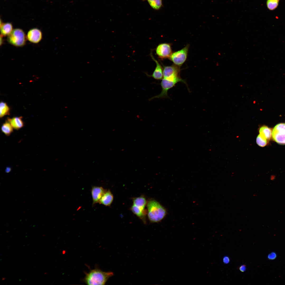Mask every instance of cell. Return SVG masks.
<instances>
[{
  "label": "cell",
  "mask_w": 285,
  "mask_h": 285,
  "mask_svg": "<svg viewBox=\"0 0 285 285\" xmlns=\"http://www.w3.org/2000/svg\"><path fill=\"white\" fill-rule=\"evenodd\" d=\"M278 0H267V5L268 8L270 10H273L276 8L278 5Z\"/></svg>",
  "instance_id": "7402d4cb"
},
{
  "label": "cell",
  "mask_w": 285,
  "mask_h": 285,
  "mask_svg": "<svg viewBox=\"0 0 285 285\" xmlns=\"http://www.w3.org/2000/svg\"><path fill=\"white\" fill-rule=\"evenodd\" d=\"M13 129L11 124L7 120L3 124L1 128L2 132L7 136L11 135L13 132Z\"/></svg>",
  "instance_id": "ac0fdd59"
},
{
  "label": "cell",
  "mask_w": 285,
  "mask_h": 285,
  "mask_svg": "<svg viewBox=\"0 0 285 285\" xmlns=\"http://www.w3.org/2000/svg\"><path fill=\"white\" fill-rule=\"evenodd\" d=\"M278 0L279 1V0Z\"/></svg>",
  "instance_id": "83f0119b"
},
{
  "label": "cell",
  "mask_w": 285,
  "mask_h": 285,
  "mask_svg": "<svg viewBox=\"0 0 285 285\" xmlns=\"http://www.w3.org/2000/svg\"><path fill=\"white\" fill-rule=\"evenodd\" d=\"M27 39L23 31L20 28L13 29L8 36L7 41L10 44L16 47H22L26 43Z\"/></svg>",
  "instance_id": "3957f363"
},
{
  "label": "cell",
  "mask_w": 285,
  "mask_h": 285,
  "mask_svg": "<svg viewBox=\"0 0 285 285\" xmlns=\"http://www.w3.org/2000/svg\"><path fill=\"white\" fill-rule=\"evenodd\" d=\"M13 30L12 24L10 22L0 23L1 35L3 36H8Z\"/></svg>",
  "instance_id": "5bb4252c"
},
{
  "label": "cell",
  "mask_w": 285,
  "mask_h": 285,
  "mask_svg": "<svg viewBox=\"0 0 285 285\" xmlns=\"http://www.w3.org/2000/svg\"><path fill=\"white\" fill-rule=\"evenodd\" d=\"M223 261L224 263L226 264H228L230 262L229 258L227 256H225L224 258Z\"/></svg>",
  "instance_id": "cb8c5ba5"
},
{
  "label": "cell",
  "mask_w": 285,
  "mask_h": 285,
  "mask_svg": "<svg viewBox=\"0 0 285 285\" xmlns=\"http://www.w3.org/2000/svg\"><path fill=\"white\" fill-rule=\"evenodd\" d=\"M272 130L268 126L263 125L259 129V134L269 141L272 137Z\"/></svg>",
  "instance_id": "2e32d148"
},
{
  "label": "cell",
  "mask_w": 285,
  "mask_h": 285,
  "mask_svg": "<svg viewBox=\"0 0 285 285\" xmlns=\"http://www.w3.org/2000/svg\"><path fill=\"white\" fill-rule=\"evenodd\" d=\"M113 275L112 272H105L96 268L86 273L83 281L88 285H104Z\"/></svg>",
  "instance_id": "6da1fadb"
},
{
  "label": "cell",
  "mask_w": 285,
  "mask_h": 285,
  "mask_svg": "<svg viewBox=\"0 0 285 285\" xmlns=\"http://www.w3.org/2000/svg\"><path fill=\"white\" fill-rule=\"evenodd\" d=\"M239 269L242 272H244L246 269V267L245 265H242L239 268Z\"/></svg>",
  "instance_id": "d4e9b609"
},
{
  "label": "cell",
  "mask_w": 285,
  "mask_h": 285,
  "mask_svg": "<svg viewBox=\"0 0 285 285\" xmlns=\"http://www.w3.org/2000/svg\"><path fill=\"white\" fill-rule=\"evenodd\" d=\"M3 36L1 35L0 37V45H1L2 44L3 42V40L2 38Z\"/></svg>",
  "instance_id": "484cf974"
},
{
  "label": "cell",
  "mask_w": 285,
  "mask_h": 285,
  "mask_svg": "<svg viewBox=\"0 0 285 285\" xmlns=\"http://www.w3.org/2000/svg\"><path fill=\"white\" fill-rule=\"evenodd\" d=\"M113 199V196L110 190H106L99 200V203L106 206H110Z\"/></svg>",
  "instance_id": "7c38bea8"
},
{
  "label": "cell",
  "mask_w": 285,
  "mask_h": 285,
  "mask_svg": "<svg viewBox=\"0 0 285 285\" xmlns=\"http://www.w3.org/2000/svg\"><path fill=\"white\" fill-rule=\"evenodd\" d=\"M10 110V107L6 103L1 102L0 104V117L1 118L6 115H9Z\"/></svg>",
  "instance_id": "ffe728a7"
},
{
  "label": "cell",
  "mask_w": 285,
  "mask_h": 285,
  "mask_svg": "<svg viewBox=\"0 0 285 285\" xmlns=\"http://www.w3.org/2000/svg\"><path fill=\"white\" fill-rule=\"evenodd\" d=\"M158 58L161 59L169 58L172 53L171 44L164 43L159 44L155 50Z\"/></svg>",
  "instance_id": "52a82bcc"
},
{
  "label": "cell",
  "mask_w": 285,
  "mask_h": 285,
  "mask_svg": "<svg viewBox=\"0 0 285 285\" xmlns=\"http://www.w3.org/2000/svg\"><path fill=\"white\" fill-rule=\"evenodd\" d=\"M148 216L149 220L152 222H160L165 216L167 211L159 202L153 200H150L147 202Z\"/></svg>",
  "instance_id": "7a4b0ae2"
},
{
  "label": "cell",
  "mask_w": 285,
  "mask_h": 285,
  "mask_svg": "<svg viewBox=\"0 0 285 285\" xmlns=\"http://www.w3.org/2000/svg\"><path fill=\"white\" fill-rule=\"evenodd\" d=\"M133 205L143 210H145L147 203L145 198L142 196L134 198L133 199Z\"/></svg>",
  "instance_id": "e0dca14e"
},
{
  "label": "cell",
  "mask_w": 285,
  "mask_h": 285,
  "mask_svg": "<svg viewBox=\"0 0 285 285\" xmlns=\"http://www.w3.org/2000/svg\"><path fill=\"white\" fill-rule=\"evenodd\" d=\"M256 142L258 146L261 147H264L268 144L269 141L259 134L256 137Z\"/></svg>",
  "instance_id": "44dd1931"
},
{
  "label": "cell",
  "mask_w": 285,
  "mask_h": 285,
  "mask_svg": "<svg viewBox=\"0 0 285 285\" xmlns=\"http://www.w3.org/2000/svg\"><path fill=\"white\" fill-rule=\"evenodd\" d=\"M106 190L102 187L93 186L91 189L92 199V205L99 203V200Z\"/></svg>",
  "instance_id": "8fae6325"
},
{
  "label": "cell",
  "mask_w": 285,
  "mask_h": 285,
  "mask_svg": "<svg viewBox=\"0 0 285 285\" xmlns=\"http://www.w3.org/2000/svg\"><path fill=\"white\" fill-rule=\"evenodd\" d=\"M189 44L181 49L172 53L168 58L175 65L180 67L186 61L188 56Z\"/></svg>",
  "instance_id": "277c9868"
},
{
  "label": "cell",
  "mask_w": 285,
  "mask_h": 285,
  "mask_svg": "<svg viewBox=\"0 0 285 285\" xmlns=\"http://www.w3.org/2000/svg\"><path fill=\"white\" fill-rule=\"evenodd\" d=\"M151 51L150 55L152 59L155 63L156 66L152 74L149 75L148 74H145L148 76L152 77L156 80H162L163 78V68L159 61L154 57Z\"/></svg>",
  "instance_id": "9c48e42d"
},
{
  "label": "cell",
  "mask_w": 285,
  "mask_h": 285,
  "mask_svg": "<svg viewBox=\"0 0 285 285\" xmlns=\"http://www.w3.org/2000/svg\"><path fill=\"white\" fill-rule=\"evenodd\" d=\"M131 210L134 213L141 219L144 223H145L146 212L145 210H142L133 204L131 207Z\"/></svg>",
  "instance_id": "9a60e30c"
},
{
  "label": "cell",
  "mask_w": 285,
  "mask_h": 285,
  "mask_svg": "<svg viewBox=\"0 0 285 285\" xmlns=\"http://www.w3.org/2000/svg\"><path fill=\"white\" fill-rule=\"evenodd\" d=\"M42 36V33L41 30L37 28H34L28 31L26 38L30 42L34 44H37L41 41Z\"/></svg>",
  "instance_id": "ba28073f"
},
{
  "label": "cell",
  "mask_w": 285,
  "mask_h": 285,
  "mask_svg": "<svg viewBox=\"0 0 285 285\" xmlns=\"http://www.w3.org/2000/svg\"><path fill=\"white\" fill-rule=\"evenodd\" d=\"M10 170L11 168H9V167H8L6 168V171L7 173H8L10 171Z\"/></svg>",
  "instance_id": "4316f807"
},
{
  "label": "cell",
  "mask_w": 285,
  "mask_h": 285,
  "mask_svg": "<svg viewBox=\"0 0 285 285\" xmlns=\"http://www.w3.org/2000/svg\"><path fill=\"white\" fill-rule=\"evenodd\" d=\"M11 124L13 128L18 130L22 127L24 125L21 117H15L11 118H8L7 120Z\"/></svg>",
  "instance_id": "4fadbf2b"
},
{
  "label": "cell",
  "mask_w": 285,
  "mask_h": 285,
  "mask_svg": "<svg viewBox=\"0 0 285 285\" xmlns=\"http://www.w3.org/2000/svg\"><path fill=\"white\" fill-rule=\"evenodd\" d=\"M177 83L176 82L163 78L160 84L162 89L161 92L159 94L150 98L149 99V101L156 98H169L168 94V90L174 86Z\"/></svg>",
  "instance_id": "8992f818"
},
{
  "label": "cell",
  "mask_w": 285,
  "mask_h": 285,
  "mask_svg": "<svg viewBox=\"0 0 285 285\" xmlns=\"http://www.w3.org/2000/svg\"><path fill=\"white\" fill-rule=\"evenodd\" d=\"M163 78L180 76V67L174 64L170 66L163 65Z\"/></svg>",
  "instance_id": "30bf717a"
},
{
  "label": "cell",
  "mask_w": 285,
  "mask_h": 285,
  "mask_svg": "<svg viewBox=\"0 0 285 285\" xmlns=\"http://www.w3.org/2000/svg\"><path fill=\"white\" fill-rule=\"evenodd\" d=\"M146 1L150 6L153 9L158 10L162 7L163 4L162 0H142Z\"/></svg>",
  "instance_id": "d6986e66"
},
{
  "label": "cell",
  "mask_w": 285,
  "mask_h": 285,
  "mask_svg": "<svg viewBox=\"0 0 285 285\" xmlns=\"http://www.w3.org/2000/svg\"><path fill=\"white\" fill-rule=\"evenodd\" d=\"M272 137L273 140L281 145H285V123L277 124L272 131Z\"/></svg>",
  "instance_id": "5b68a950"
},
{
  "label": "cell",
  "mask_w": 285,
  "mask_h": 285,
  "mask_svg": "<svg viewBox=\"0 0 285 285\" xmlns=\"http://www.w3.org/2000/svg\"><path fill=\"white\" fill-rule=\"evenodd\" d=\"M277 255L274 252H272L268 254V258L270 260H273L275 259L277 257Z\"/></svg>",
  "instance_id": "603a6c76"
}]
</instances>
